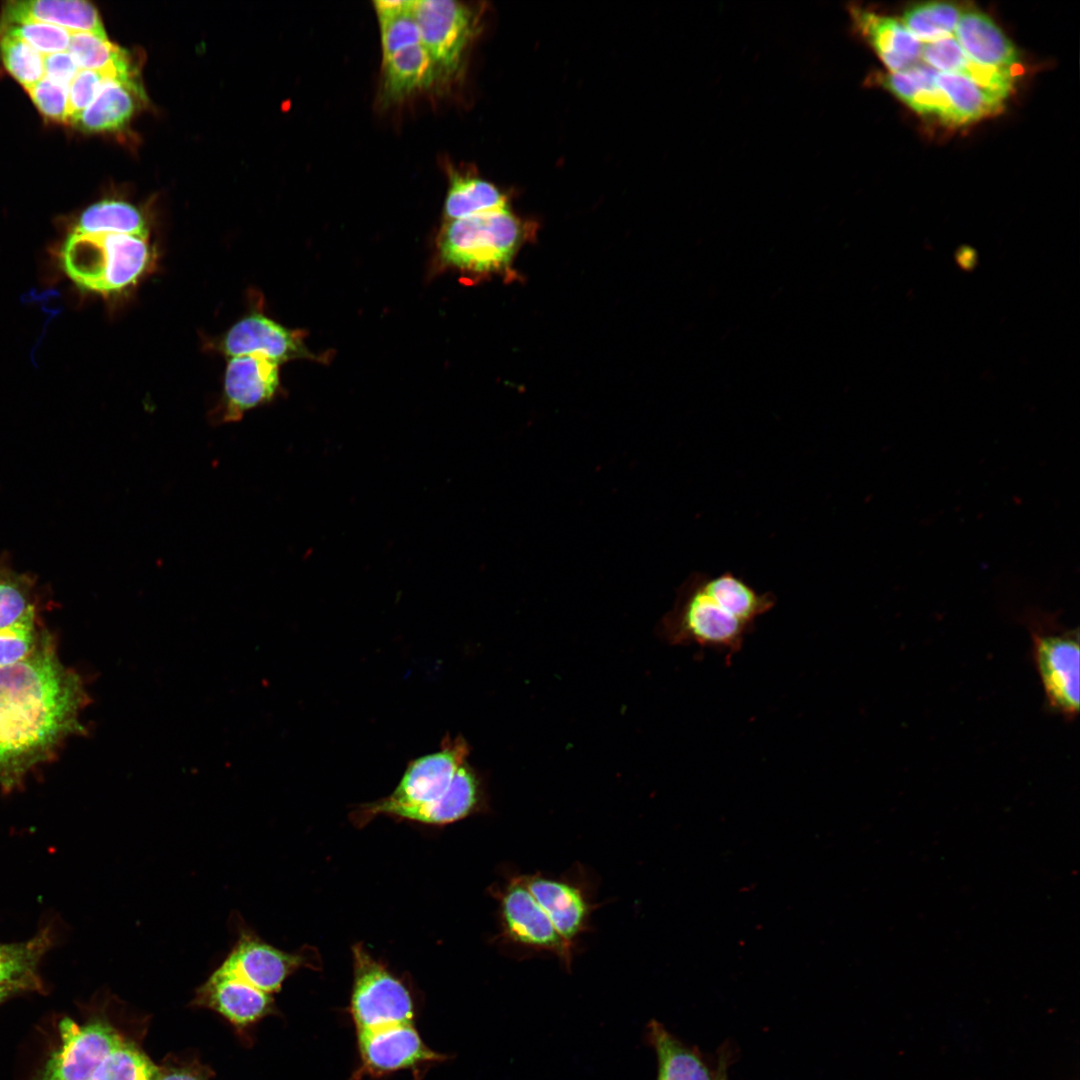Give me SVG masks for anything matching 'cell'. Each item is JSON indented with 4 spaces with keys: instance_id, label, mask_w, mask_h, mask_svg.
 Wrapping results in <instances>:
<instances>
[{
    "instance_id": "cell-1",
    "label": "cell",
    "mask_w": 1080,
    "mask_h": 1080,
    "mask_svg": "<svg viewBox=\"0 0 1080 1080\" xmlns=\"http://www.w3.org/2000/svg\"><path fill=\"white\" fill-rule=\"evenodd\" d=\"M89 704L82 677L62 663L48 632L25 658L0 666L2 791L22 786L69 738L86 735L81 715Z\"/></svg>"
},
{
    "instance_id": "cell-2",
    "label": "cell",
    "mask_w": 1080,
    "mask_h": 1080,
    "mask_svg": "<svg viewBox=\"0 0 1080 1080\" xmlns=\"http://www.w3.org/2000/svg\"><path fill=\"white\" fill-rule=\"evenodd\" d=\"M469 755L467 741L448 734L438 751L409 761L392 793L355 808L353 823L363 827L378 816H390L444 825L481 811L486 804L484 783Z\"/></svg>"
},
{
    "instance_id": "cell-3",
    "label": "cell",
    "mask_w": 1080,
    "mask_h": 1080,
    "mask_svg": "<svg viewBox=\"0 0 1080 1080\" xmlns=\"http://www.w3.org/2000/svg\"><path fill=\"white\" fill-rule=\"evenodd\" d=\"M775 604L772 592L756 590L731 571L717 576L693 572L680 586L657 631L671 645H697L725 653L729 665L758 618Z\"/></svg>"
},
{
    "instance_id": "cell-4",
    "label": "cell",
    "mask_w": 1080,
    "mask_h": 1080,
    "mask_svg": "<svg viewBox=\"0 0 1080 1080\" xmlns=\"http://www.w3.org/2000/svg\"><path fill=\"white\" fill-rule=\"evenodd\" d=\"M153 259L148 238L71 231L60 251L61 266L80 289L109 295L134 285Z\"/></svg>"
},
{
    "instance_id": "cell-5",
    "label": "cell",
    "mask_w": 1080,
    "mask_h": 1080,
    "mask_svg": "<svg viewBox=\"0 0 1080 1080\" xmlns=\"http://www.w3.org/2000/svg\"><path fill=\"white\" fill-rule=\"evenodd\" d=\"M523 222L505 206L447 221L438 242L441 259L455 268L488 273L509 266L524 238Z\"/></svg>"
},
{
    "instance_id": "cell-6",
    "label": "cell",
    "mask_w": 1080,
    "mask_h": 1080,
    "mask_svg": "<svg viewBox=\"0 0 1080 1080\" xmlns=\"http://www.w3.org/2000/svg\"><path fill=\"white\" fill-rule=\"evenodd\" d=\"M235 940L218 969L267 994L280 990L288 976L300 968H318L319 955L304 946L287 952L264 941L238 913L230 918Z\"/></svg>"
},
{
    "instance_id": "cell-7",
    "label": "cell",
    "mask_w": 1080,
    "mask_h": 1080,
    "mask_svg": "<svg viewBox=\"0 0 1080 1080\" xmlns=\"http://www.w3.org/2000/svg\"><path fill=\"white\" fill-rule=\"evenodd\" d=\"M353 984L349 1011L357 1032L412 1022L410 991L362 944L352 947Z\"/></svg>"
},
{
    "instance_id": "cell-8",
    "label": "cell",
    "mask_w": 1080,
    "mask_h": 1080,
    "mask_svg": "<svg viewBox=\"0 0 1080 1080\" xmlns=\"http://www.w3.org/2000/svg\"><path fill=\"white\" fill-rule=\"evenodd\" d=\"M502 936L514 945L549 952L571 966L573 948L558 933L521 876L512 877L498 893Z\"/></svg>"
},
{
    "instance_id": "cell-9",
    "label": "cell",
    "mask_w": 1080,
    "mask_h": 1080,
    "mask_svg": "<svg viewBox=\"0 0 1080 1080\" xmlns=\"http://www.w3.org/2000/svg\"><path fill=\"white\" fill-rule=\"evenodd\" d=\"M359 1067L352 1079L382 1077L400 1070L418 1072L447 1056L430 1049L412 1022L357 1032Z\"/></svg>"
},
{
    "instance_id": "cell-10",
    "label": "cell",
    "mask_w": 1080,
    "mask_h": 1080,
    "mask_svg": "<svg viewBox=\"0 0 1080 1080\" xmlns=\"http://www.w3.org/2000/svg\"><path fill=\"white\" fill-rule=\"evenodd\" d=\"M413 13L437 74L454 73L476 32L473 10L458 1L417 0Z\"/></svg>"
},
{
    "instance_id": "cell-11",
    "label": "cell",
    "mask_w": 1080,
    "mask_h": 1080,
    "mask_svg": "<svg viewBox=\"0 0 1080 1080\" xmlns=\"http://www.w3.org/2000/svg\"><path fill=\"white\" fill-rule=\"evenodd\" d=\"M1033 656L1048 704L1067 719L1079 711V637L1077 632L1036 630Z\"/></svg>"
},
{
    "instance_id": "cell-12",
    "label": "cell",
    "mask_w": 1080,
    "mask_h": 1080,
    "mask_svg": "<svg viewBox=\"0 0 1080 1080\" xmlns=\"http://www.w3.org/2000/svg\"><path fill=\"white\" fill-rule=\"evenodd\" d=\"M59 1031L61 1044L39 1080H91L104 1058L124 1040L103 1021L79 1025L66 1017L60 1021Z\"/></svg>"
},
{
    "instance_id": "cell-13",
    "label": "cell",
    "mask_w": 1080,
    "mask_h": 1080,
    "mask_svg": "<svg viewBox=\"0 0 1080 1080\" xmlns=\"http://www.w3.org/2000/svg\"><path fill=\"white\" fill-rule=\"evenodd\" d=\"M279 386V364L255 354L231 357L225 377L221 404L214 422L233 423L244 414L270 401Z\"/></svg>"
},
{
    "instance_id": "cell-14",
    "label": "cell",
    "mask_w": 1080,
    "mask_h": 1080,
    "mask_svg": "<svg viewBox=\"0 0 1080 1080\" xmlns=\"http://www.w3.org/2000/svg\"><path fill=\"white\" fill-rule=\"evenodd\" d=\"M521 877L558 933L574 947L577 939L589 929L593 910L582 889L567 880L541 874Z\"/></svg>"
},
{
    "instance_id": "cell-15",
    "label": "cell",
    "mask_w": 1080,
    "mask_h": 1080,
    "mask_svg": "<svg viewBox=\"0 0 1080 1080\" xmlns=\"http://www.w3.org/2000/svg\"><path fill=\"white\" fill-rule=\"evenodd\" d=\"M222 351L231 357L263 355L280 364L304 355V347L295 332L262 314H251L226 333Z\"/></svg>"
},
{
    "instance_id": "cell-16",
    "label": "cell",
    "mask_w": 1080,
    "mask_h": 1080,
    "mask_svg": "<svg viewBox=\"0 0 1080 1080\" xmlns=\"http://www.w3.org/2000/svg\"><path fill=\"white\" fill-rule=\"evenodd\" d=\"M850 16L891 73L904 72L919 63L923 43L902 22L859 7H852Z\"/></svg>"
},
{
    "instance_id": "cell-17",
    "label": "cell",
    "mask_w": 1080,
    "mask_h": 1080,
    "mask_svg": "<svg viewBox=\"0 0 1080 1080\" xmlns=\"http://www.w3.org/2000/svg\"><path fill=\"white\" fill-rule=\"evenodd\" d=\"M955 40L976 63L1014 72L1019 54L997 24L981 11L966 8L954 30Z\"/></svg>"
},
{
    "instance_id": "cell-18",
    "label": "cell",
    "mask_w": 1080,
    "mask_h": 1080,
    "mask_svg": "<svg viewBox=\"0 0 1080 1080\" xmlns=\"http://www.w3.org/2000/svg\"><path fill=\"white\" fill-rule=\"evenodd\" d=\"M145 98L137 75L110 79L72 124L87 132L119 130L126 126Z\"/></svg>"
},
{
    "instance_id": "cell-19",
    "label": "cell",
    "mask_w": 1080,
    "mask_h": 1080,
    "mask_svg": "<svg viewBox=\"0 0 1080 1080\" xmlns=\"http://www.w3.org/2000/svg\"><path fill=\"white\" fill-rule=\"evenodd\" d=\"M197 1000L236 1024H248L266 1014L273 999L217 968L199 988Z\"/></svg>"
},
{
    "instance_id": "cell-20",
    "label": "cell",
    "mask_w": 1080,
    "mask_h": 1080,
    "mask_svg": "<svg viewBox=\"0 0 1080 1080\" xmlns=\"http://www.w3.org/2000/svg\"><path fill=\"white\" fill-rule=\"evenodd\" d=\"M646 1038L657 1058L656 1080H715L711 1065L697 1047L672 1034L658 1020L647 1025Z\"/></svg>"
},
{
    "instance_id": "cell-21",
    "label": "cell",
    "mask_w": 1080,
    "mask_h": 1080,
    "mask_svg": "<svg viewBox=\"0 0 1080 1080\" xmlns=\"http://www.w3.org/2000/svg\"><path fill=\"white\" fill-rule=\"evenodd\" d=\"M1 16L30 19L61 27L71 33L87 32L107 38L97 9L86 1H11L6 3Z\"/></svg>"
},
{
    "instance_id": "cell-22",
    "label": "cell",
    "mask_w": 1080,
    "mask_h": 1080,
    "mask_svg": "<svg viewBox=\"0 0 1080 1080\" xmlns=\"http://www.w3.org/2000/svg\"><path fill=\"white\" fill-rule=\"evenodd\" d=\"M921 58L939 72L962 75L1004 98L1015 81L1013 72L983 66L970 59L952 36L923 43Z\"/></svg>"
},
{
    "instance_id": "cell-23",
    "label": "cell",
    "mask_w": 1080,
    "mask_h": 1080,
    "mask_svg": "<svg viewBox=\"0 0 1080 1080\" xmlns=\"http://www.w3.org/2000/svg\"><path fill=\"white\" fill-rule=\"evenodd\" d=\"M935 85L947 104L944 122L965 124L998 112L1005 99L958 74L937 72Z\"/></svg>"
},
{
    "instance_id": "cell-24",
    "label": "cell",
    "mask_w": 1080,
    "mask_h": 1080,
    "mask_svg": "<svg viewBox=\"0 0 1080 1080\" xmlns=\"http://www.w3.org/2000/svg\"><path fill=\"white\" fill-rule=\"evenodd\" d=\"M53 943L54 936L49 927L25 941L0 943V987L16 985L26 991L38 990L41 987L38 966Z\"/></svg>"
},
{
    "instance_id": "cell-25",
    "label": "cell",
    "mask_w": 1080,
    "mask_h": 1080,
    "mask_svg": "<svg viewBox=\"0 0 1080 1080\" xmlns=\"http://www.w3.org/2000/svg\"><path fill=\"white\" fill-rule=\"evenodd\" d=\"M384 90L391 99H400L428 88L438 76L435 65L422 44L383 59Z\"/></svg>"
},
{
    "instance_id": "cell-26",
    "label": "cell",
    "mask_w": 1080,
    "mask_h": 1080,
    "mask_svg": "<svg viewBox=\"0 0 1080 1080\" xmlns=\"http://www.w3.org/2000/svg\"><path fill=\"white\" fill-rule=\"evenodd\" d=\"M508 205L494 184L477 176L454 174L450 180L444 213L448 221L492 211Z\"/></svg>"
},
{
    "instance_id": "cell-27",
    "label": "cell",
    "mask_w": 1080,
    "mask_h": 1080,
    "mask_svg": "<svg viewBox=\"0 0 1080 1080\" xmlns=\"http://www.w3.org/2000/svg\"><path fill=\"white\" fill-rule=\"evenodd\" d=\"M73 231L87 234H126L148 238L149 230L142 213L120 200H102L87 207Z\"/></svg>"
},
{
    "instance_id": "cell-28",
    "label": "cell",
    "mask_w": 1080,
    "mask_h": 1080,
    "mask_svg": "<svg viewBox=\"0 0 1080 1080\" xmlns=\"http://www.w3.org/2000/svg\"><path fill=\"white\" fill-rule=\"evenodd\" d=\"M965 9L954 2H923L907 9L902 23L921 43H931L951 37Z\"/></svg>"
},
{
    "instance_id": "cell-29",
    "label": "cell",
    "mask_w": 1080,
    "mask_h": 1080,
    "mask_svg": "<svg viewBox=\"0 0 1080 1080\" xmlns=\"http://www.w3.org/2000/svg\"><path fill=\"white\" fill-rule=\"evenodd\" d=\"M67 51L79 69L133 68L126 50L91 33H71Z\"/></svg>"
},
{
    "instance_id": "cell-30",
    "label": "cell",
    "mask_w": 1080,
    "mask_h": 1080,
    "mask_svg": "<svg viewBox=\"0 0 1080 1080\" xmlns=\"http://www.w3.org/2000/svg\"><path fill=\"white\" fill-rule=\"evenodd\" d=\"M158 1073L143 1052L123 1040L104 1058L91 1080H155Z\"/></svg>"
},
{
    "instance_id": "cell-31",
    "label": "cell",
    "mask_w": 1080,
    "mask_h": 1080,
    "mask_svg": "<svg viewBox=\"0 0 1080 1080\" xmlns=\"http://www.w3.org/2000/svg\"><path fill=\"white\" fill-rule=\"evenodd\" d=\"M0 34L20 38L42 55L67 51L71 32L61 27L23 18H0Z\"/></svg>"
},
{
    "instance_id": "cell-32",
    "label": "cell",
    "mask_w": 1080,
    "mask_h": 1080,
    "mask_svg": "<svg viewBox=\"0 0 1080 1080\" xmlns=\"http://www.w3.org/2000/svg\"><path fill=\"white\" fill-rule=\"evenodd\" d=\"M135 75L137 73L134 68L80 69L68 87L67 124H72L93 102L108 80Z\"/></svg>"
},
{
    "instance_id": "cell-33",
    "label": "cell",
    "mask_w": 1080,
    "mask_h": 1080,
    "mask_svg": "<svg viewBox=\"0 0 1080 1080\" xmlns=\"http://www.w3.org/2000/svg\"><path fill=\"white\" fill-rule=\"evenodd\" d=\"M0 56L7 71L25 90L44 77L43 55L18 37L0 34Z\"/></svg>"
},
{
    "instance_id": "cell-34",
    "label": "cell",
    "mask_w": 1080,
    "mask_h": 1080,
    "mask_svg": "<svg viewBox=\"0 0 1080 1080\" xmlns=\"http://www.w3.org/2000/svg\"><path fill=\"white\" fill-rule=\"evenodd\" d=\"M41 633L37 629L35 606L13 624L0 629V666L25 658L37 645Z\"/></svg>"
},
{
    "instance_id": "cell-35",
    "label": "cell",
    "mask_w": 1080,
    "mask_h": 1080,
    "mask_svg": "<svg viewBox=\"0 0 1080 1080\" xmlns=\"http://www.w3.org/2000/svg\"><path fill=\"white\" fill-rule=\"evenodd\" d=\"M33 606L31 584L22 575L0 569V629L16 622Z\"/></svg>"
},
{
    "instance_id": "cell-36",
    "label": "cell",
    "mask_w": 1080,
    "mask_h": 1080,
    "mask_svg": "<svg viewBox=\"0 0 1080 1080\" xmlns=\"http://www.w3.org/2000/svg\"><path fill=\"white\" fill-rule=\"evenodd\" d=\"M937 70L926 64H916L912 68L898 73H890L879 78L881 85L911 106L919 93L935 84Z\"/></svg>"
},
{
    "instance_id": "cell-37",
    "label": "cell",
    "mask_w": 1080,
    "mask_h": 1080,
    "mask_svg": "<svg viewBox=\"0 0 1080 1080\" xmlns=\"http://www.w3.org/2000/svg\"><path fill=\"white\" fill-rule=\"evenodd\" d=\"M379 23L383 59L421 44L413 8Z\"/></svg>"
},
{
    "instance_id": "cell-38",
    "label": "cell",
    "mask_w": 1080,
    "mask_h": 1080,
    "mask_svg": "<svg viewBox=\"0 0 1080 1080\" xmlns=\"http://www.w3.org/2000/svg\"><path fill=\"white\" fill-rule=\"evenodd\" d=\"M26 91L43 116L49 120L67 124V87L43 77Z\"/></svg>"
},
{
    "instance_id": "cell-39",
    "label": "cell",
    "mask_w": 1080,
    "mask_h": 1080,
    "mask_svg": "<svg viewBox=\"0 0 1080 1080\" xmlns=\"http://www.w3.org/2000/svg\"><path fill=\"white\" fill-rule=\"evenodd\" d=\"M43 67L45 78L67 88L80 70L68 51L43 55Z\"/></svg>"
},
{
    "instance_id": "cell-40",
    "label": "cell",
    "mask_w": 1080,
    "mask_h": 1080,
    "mask_svg": "<svg viewBox=\"0 0 1080 1080\" xmlns=\"http://www.w3.org/2000/svg\"><path fill=\"white\" fill-rule=\"evenodd\" d=\"M414 0L375 1L374 8L379 22L393 18L413 8Z\"/></svg>"
},
{
    "instance_id": "cell-41",
    "label": "cell",
    "mask_w": 1080,
    "mask_h": 1080,
    "mask_svg": "<svg viewBox=\"0 0 1080 1080\" xmlns=\"http://www.w3.org/2000/svg\"><path fill=\"white\" fill-rule=\"evenodd\" d=\"M734 1056V1050L728 1042L718 1049L715 1061V1080H729L728 1068L734 1061Z\"/></svg>"
},
{
    "instance_id": "cell-42",
    "label": "cell",
    "mask_w": 1080,
    "mask_h": 1080,
    "mask_svg": "<svg viewBox=\"0 0 1080 1080\" xmlns=\"http://www.w3.org/2000/svg\"><path fill=\"white\" fill-rule=\"evenodd\" d=\"M155 1080H199V1079L197 1077H195L194 1075L188 1073V1072L174 1071V1072L163 1074L161 1076L157 1075Z\"/></svg>"
},
{
    "instance_id": "cell-43",
    "label": "cell",
    "mask_w": 1080,
    "mask_h": 1080,
    "mask_svg": "<svg viewBox=\"0 0 1080 1080\" xmlns=\"http://www.w3.org/2000/svg\"><path fill=\"white\" fill-rule=\"evenodd\" d=\"M26 991L24 988L16 985H5L0 987V1004L7 998L17 994L19 992Z\"/></svg>"
}]
</instances>
